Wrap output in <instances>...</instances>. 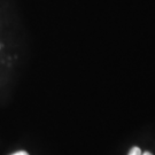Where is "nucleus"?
Returning a JSON list of instances; mask_svg holds the SVG:
<instances>
[{"label": "nucleus", "mask_w": 155, "mask_h": 155, "mask_svg": "<svg viewBox=\"0 0 155 155\" xmlns=\"http://www.w3.org/2000/svg\"><path fill=\"white\" fill-rule=\"evenodd\" d=\"M13 155H29L27 152H17V153H15V154H13Z\"/></svg>", "instance_id": "nucleus-2"}, {"label": "nucleus", "mask_w": 155, "mask_h": 155, "mask_svg": "<svg viewBox=\"0 0 155 155\" xmlns=\"http://www.w3.org/2000/svg\"><path fill=\"white\" fill-rule=\"evenodd\" d=\"M141 155H153V154L150 153V152H146V153H144V154H141Z\"/></svg>", "instance_id": "nucleus-3"}, {"label": "nucleus", "mask_w": 155, "mask_h": 155, "mask_svg": "<svg viewBox=\"0 0 155 155\" xmlns=\"http://www.w3.org/2000/svg\"><path fill=\"white\" fill-rule=\"evenodd\" d=\"M127 155H141V150H140V148L139 147H132L131 150H130V152H129V154Z\"/></svg>", "instance_id": "nucleus-1"}]
</instances>
